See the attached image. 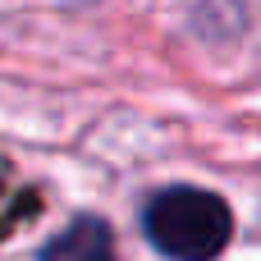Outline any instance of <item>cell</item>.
Segmentation results:
<instances>
[{"instance_id":"2","label":"cell","mask_w":261,"mask_h":261,"mask_svg":"<svg viewBox=\"0 0 261 261\" xmlns=\"http://www.w3.org/2000/svg\"><path fill=\"white\" fill-rule=\"evenodd\" d=\"M41 261H115V234L96 216H78L60 239L46 243Z\"/></svg>"},{"instance_id":"1","label":"cell","mask_w":261,"mask_h":261,"mask_svg":"<svg viewBox=\"0 0 261 261\" xmlns=\"http://www.w3.org/2000/svg\"><path fill=\"white\" fill-rule=\"evenodd\" d=\"M142 229L170 261H216L234 239V216L206 188H165L147 202Z\"/></svg>"}]
</instances>
